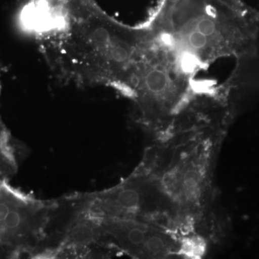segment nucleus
Here are the masks:
<instances>
[{"label": "nucleus", "mask_w": 259, "mask_h": 259, "mask_svg": "<svg viewBox=\"0 0 259 259\" xmlns=\"http://www.w3.org/2000/svg\"><path fill=\"white\" fill-rule=\"evenodd\" d=\"M58 40L59 61L69 78L128 91L147 37V27L130 28L109 18L92 0H69Z\"/></svg>", "instance_id": "1"}, {"label": "nucleus", "mask_w": 259, "mask_h": 259, "mask_svg": "<svg viewBox=\"0 0 259 259\" xmlns=\"http://www.w3.org/2000/svg\"><path fill=\"white\" fill-rule=\"evenodd\" d=\"M150 25L195 72L220 58L258 55L256 10L240 13L220 0H163Z\"/></svg>", "instance_id": "2"}, {"label": "nucleus", "mask_w": 259, "mask_h": 259, "mask_svg": "<svg viewBox=\"0 0 259 259\" xmlns=\"http://www.w3.org/2000/svg\"><path fill=\"white\" fill-rule=\"evenodd\" d=\"M142 55L128 92L146 123L169 117L194 94L192 76L181 64L176 51L161 34L148 26Z\"/></svg>", "instance_id": "3"}, {"label": "nucleus", "mask_w": 259, "mask_h": 259, "mask_svg": "<svg viewBox=\"0 0 259 259\" xmlns=\"http://www.w3.org/2000/svg\"><path fill=\"white\" fill-rule=\"evenodd\" d=\"M102 239L110 236L122 249L137 257L161 256L168 249L166 238L135 218H101Z\"/></svg>", "instance_id": "4"}, {"label": "nucleus", "mask_w": 259, "mask_h": 259, "mask_svg": "<svg viewBox=\"0 0 259 259\" xmlns=\"http://www.w3.org/2000/svg\"><path fill=\"white\" fill-rule=\"evenodd\" d=\"M203 242L195 238H188L184 241L181 251L189 258H200L204 251Z\"/></svg>", "instance_id": "5"}, {"label": "nucleus", "mask_w": 259, "mask_h": 259, "mask_svg": "<svg viewBox=\"0 0 259 259\" xmlns=\"http://www.w3.org/2000/svg\"><path fill=\"white\" fill-rule=\"evenodd\" d=\"M225 4L231 7L233 9L237 10L242 13H251L255 10L247 6L242 0H220Z\"/></svg>", "instance_id": "6"}, {"label": "nucleus", "mask_w": 259, "mask_h": 259, "mask_svg": "<svg viewBox=\"0 0 259 259\" xmlns=\"http://www.w3.org/2000/svg\"><path fill=\"white\" fill-rule=\"evenodd\" d=\"M10 207L9 204H7L6 202H0V224L3 226V222L9 213Z\"/></svg>", "instance_id": "7"}, {"label": "nucleus", "mask_w": 259, "mask_h": 259, "mask_svg": "<svg viewBox=\"0 0 259 259\" xmlns=\"http://www.w3.org/2000/svg\"><path fill=\"white\" fill-rule=\"evenodd\" d=\"M39 0H19L21 5H28L30 3H37Z\"/></svg>", "instance_id": "8"}]
</instances>
